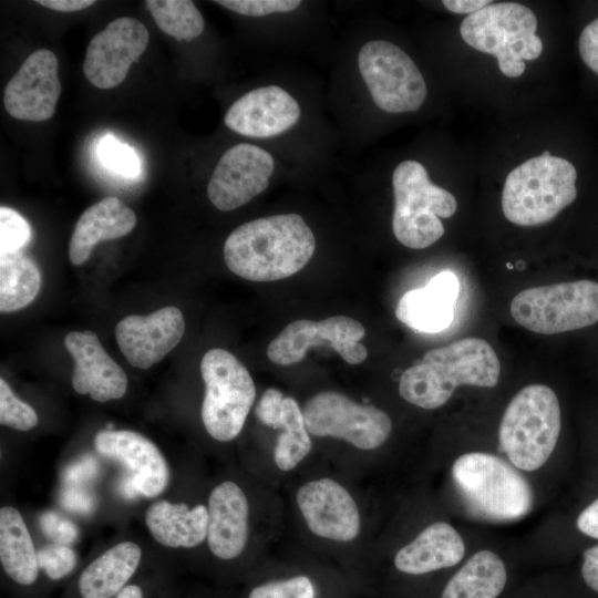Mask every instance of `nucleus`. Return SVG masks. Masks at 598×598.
I'll return each mask as SVG.
<instances>
[{
  "mask_svg": "<svg viewBox=\"0 0 598 598\" xmlns=\"http://www.w3.org/2000/svg\"><path fill=\"white\" fill-rule=\"evenodd\" d=\"M316 239L297 214L274 215L235 228L224 245V259L235 275L252 281H275L301 270L311 259Z\"/></svg>",
  "mask_w": 598,
  "mask_h": 598,
  "instance_id": "nucleus-1",
  "label": "nucleus"
},
{
  "mask_svg": "<svg viewBox=\"0 0 598 598\" xmlns=\"http://www.w3.org/2000/svg\"><path fill=\"white\" fill-rule=\"evenodd\" d=\"M501 363L495 350L484 339L465 338L429 350L422 360L406 369L399 382V393L406 402L426 410L444 405L462 385L493 388Z\"/></svg>",
  "mask_w": 598,
  "mask_h": 598,
  "instance_id": "nucleus-2",
  "label": "nucleus"
},
{
  "mask_svg": "<svg viewBox=\"0 0 598 598\" xmlns=\"http://www.w3.org/2000/svg\"><path fill=\"white\" fill-rule=\"evenodd\" d=\"M577 172L558 156H535L515 167L502 192L504 216L518 226L550 221L577 197Z\"/></svg>",
  "mask_w": 598,
  "mask_h": 598,
  "instance_id": "nucleus-3",
  "label": "nucleus"
},
{
  "mask_svg": "<svg viewBox=\"0 0 598 598\" xmlns=\"http://www.w3.org/2000/svg\"><path fill=\"white\" fill-rule=\"evenodd\" d=\"M561 426L556 393L544 384H529L508 403L498 430L501 450L513 465L533 472L550 457Z\"/></svg>",
  "mask_w": 598,
  "mask_h": 598,
  "instance_id": "nucleus-4",
  "label": "nucleus"
},
{
  "mask_svg": "<svg viewBox=\"0 0 598 598\" xmlns=\"http://www.w3.org/2000/svg\"><path fill=\"white\" fill-rule=\"evenodd\" d=\"M452 475L471 512L484 519L516 520L532 509L533 492L526 478L493 454L461 455L452 466Z\"/></svg>",
  "mask_w": 598,
  "mask_h": 598,
  "instance_id": "nucleus-5",
  "label": "nucleus"
},
{
  "mask_svg": "<svg viewBox=\"0 0 598 598\" xmlns=\"http://www.w3.org/2000/svg\"><path fill=\"white\" fill-rule=\"evenodd\" d=\"M536 29V16L528 7L492 2L468 14L461 23L460 33L473 49L496 56L504 75L518 78L525 71L524 61L542 54L543 43Z\"/></svg>",
  "mask_w": 598,
  "mask_h": 598,
  "instance_id": "nucleus-6",
  "label": "nucleus"
},
{
  "mask_svg": "<svg viewBox=\"0 0 598 598\" xmlns=\"http://www.w3.org/2000/svg\"><path fill=\"white\" fill-rule=\"evenodd\" d=\"M394 210L392 230L405 247L424 249L444 235L440 218L452 217L457 202L448 190L433 184L416 161L400 163L392 175Z\"/></svg>",
  "mask_w": 598,
  "mask_h": 598,
  "instance_id": "nucleus-7",
  "label": "nucleus"
},
{
  "mask_svg": "<svg viewBox=\"0 0 598 598\" xmlns=\"http://www.w3.org/2000/svg\"><path fill=\"white\" fill-rule=\"evenodd\" d=\"M205 396L200 416L207 433L228 442L241 432L256 398L247 368L229 351L210 349L202 358Z\"/></svg>",
  "mask_w": 598,
  "mask_h": 598,
  "instance_id": "nucleus-8",
  "label": "nucleus"
},
{
  "mask_svg": "<svg viewBox=\"0 0 598 598\" xmlns=\"http://www.w3.org/2000/svg\"><path fill=\"white\" fill-rule=\"evenodd\" d=\"M514 320L529 331L555 334L598 321V282L577 280L527 288L512 300Z\"/></svg>",
  "mask_w": 598,
  "mask_h": 598,
  "instance_id": "nucleus-9",
  "label": "nucleus"
},
{
  "mask_svg": "<svg viewBox=\"0 0 598 598\" xmlns=\"http://www.w3.org/2000/svg\"><path fill=\"white\" fill-rule=\"evenodd\" d=\"M359 70L373 102L388 113L415 112L427 94L422 73L398 45L372 40L359 51Z\"/></svg>",
  "mask_w": 598,
  "mask_h": 598,
  "instance_id": "nucleus-10",
  "label": "nucleus"
},
{
  "mask_svg": "<svg viewBox=\"0 0 598 598\" xmlns=\"http://www.w3.org/2000/svg\"><path fill=\"white\" fill-rule=\"evenodd\" d=\"M302 414L309 434L340 439L363 451L380 447L392 431V421L384 411L336 391L311 396Z\"/></svg>",
  "mask_w": 598,
  "mask_h": 598,
  "instance_id": "nucleus-11",
  "label": "nucleus"
},
{
  "mask_svg": "<svg viewBox=\"0 0 598 598\" xmlns=\"http://www.w3.org/2000/svg\"><path fill=\"white\" fill-rule=\"evenodd\" d=\"M364 333L362 323L347 316L321 321L300 319L287 324L269 343L267 355L272 363L291 365L302 361L310 348L327 346L346 362L359 364L368 355L367 348L360 343Z\"/></svg>",
  "mask_w": 598,
  "mask_h": 598,
  "instance_id": "nucleus-12",
  "label": "nucleus"
},
{
  "mask_svg": "<svg viewBox=\"0 0 598 598\" xmlns=\"http://www.w3.org/2000/svg\"><path fill=\"white\" fill-rule=\"evenodd\" d=\"M148 41V31L140 20L122 17L111 21L87 45L83 62L86 80L102 90L117 86Z\"/></svg>",
  "mask_w": 598,
  "mask_h": 598,
  "instance_id": "nucleus-13",
  "label": "nucleus"
},
{
  "mask_svg": "<svg viewBox=\"0 0 598 598\" xmlns=\"http://www.w3.org/2000/svg\"><path fill=\"white\" fill-rule=\"evenodd\" d=\"M275 162L264 148L241 143L219 158L208 182L207 195L219 210L229 212L247 204L269 185Z\"/></svg>",
  "mask_w": 598,
  "mask_h": 598,
  "instance_id": "nucleus-14",
  "label": "nucleus"
},
{
  "mask_svg": "<svg viewBox=\"0 0 598 598\" xmlns=\"http://www.w3.org/2000/svg\"><path fill=\"white\" fill-rule=\"evenodd\" d=\"M61 94L58 59L48 49L32 52L4 87L7 112L17 120H50Z\"/></svg>",
  "mask_w": 598,
  "mask_h": 598,
  "instance_id": "nucleus-15",
  "label": "nucleus"
},
{
  "mask_svg": "<svg viewBox=\"0 0 598 598\" xmlns=\"http://www.w3.org/2000/svg\"><path fill=\"white\" fill-rule=\"evenodd\" d=\"M298 508L310 532L334 542H351L360 533L358 505L346 487L329 477L310 481L297 492Z\"/></svg>",
  "mask_w": 598,
  "mask_h": 598,
  "instance_id": "nucleus-16",
  "label": "nucleus"
},
{
  "mask_svg": "<svg viewBox=\"0 0 598 598\" xmlns=\"http://www.w3.org/2000/svg\"><path fill=\"white\" fill-rule=\"evenodd\" d=\"M184 332L182 311L169 306L147 316H126L116 324L115 338L131 365L148 369L179 343Z\"/></svg>",
  "mask_w": 598,
  "mask_h": 598,
  "instance_id": "nucleus-17",
  "label": "nucleus"
},
{
  "mask_svg": "<svg viewBox=\"0 0 598 598\" xmlns=\"http://www.w3.org/2000/svg\"><path fill=\"white\" fill-rule=\"evenodd\" d=\"M299 118L298 102L280 86L268 85L236 100L227 110L224 122L240 135L267 138L288 131Z\"/></svg>",
  "mask_w": 598,
  "mask_h": 598,
  "instance_id": "nucleus-18",
  "label": "nucleus"
},
{
  "mask_svg": "<svg viewBox=\"0 0 598 598\" xmlns=\"http://www.w3.org/2000/svg\"><path fill=\"white\" fill-rule=\"evenodd\" d=\"M96 451L130 470L127 475L140 495L153 498L163 493L169 470L158 447L147 437L128 430H105L94 437Z\"/></svg>",
  "mask_w": 598,
  "mask_h": 598,
  "instance_id": "nucleus-19",
  "label": "nucleus"
},
{
  "mask_svg": "<svg viewBox=\"0 0 598 598\" xmlns=\"http://www.w3.org/2000/svg\"><path fill=\"white\" fill-rule=\"evenodd\" d=\"M64 346L74 359L72 386L97 402L121 399L127 389L123 369L107 354L95 332L72 331Z\"/></svg>",
  "mask_w": 598,
  "mask_h": 598,
  "instance_id": "nucleus-20",
  "label": "nucleus"
},
{
  "mask_svg": "<svg viewBox=\"0 0 598 598\" xmlns=\"http://www.w3.org/2000/svg\"><path fill=\"white\" fill-rule=\"evenodd\" d=\"M207 543L217 558L238 557L248 539V501L234 482L218 484L208 497Z\"/></svg>",
  "mask_w": 598,
  "mask_h": 598,
  "instance_id": "nucleus-21",
  "label": "nucleus"
},
{
  "mask_svg": "<svg viewBox=\"0 0 598 598\" xmlns=\"http://www.w3.org/2000/svg\"><path fill=\"white\" fill-rule=\"evenodd\" d=\"M458 292L457 276L451 270H443L426 286L406 291L398 302L395 316L413 330L440 332L453 321Z\"/></svg>",
  "mask_w": 598,
  "mask_h": 598,
  "instance_id": "nucleus-22",
  "label": "nucleus"
},
{
  "mask_svg": "<svg viewBox=\"0 0 598 598\" xmlns=\"http://www.w3.org/2000/svg\"><path fill=\"white\" fill-rule=\"evenodd\" d=\"M136 221L135 213L115 196L91 205L81 214L72 233L69 243L71 264H84L97 243L126 236Z\"/></svg>",
  "mask_w": 598,
  "mask_h": 598,
  "instance_id": "nucleus-23",
  "label": "nucleus"
},
{
  "mask_svg": "<svg viewBox=\"0 0 598 598\" xmlns=\"http://www.w3.org/2000/svg\"><path fill=\"white\" fill-rule=\"evenodd\" d=\"M464 554L465 544L457 530L448 523L436 522L395 554L394 566L409 575H422L455 566Z\"/></svg>",
  "mask_w": 598,
  "mask_h": 598,
  "instance_id": "nucleus-24",
  "label": "nucleus"
},
{
  "mask_svg": "<svg viewBox=\"0 0 598 598\" xmlns=\"http://www.w3.org/2000/svg\"><path fill=\"white\" fill-rule=\"evenodd\" d=\"M145 523L153 538L163 546L192 548L207 538L208 508L159 501L146 511Z\"/></svg>",
  "mask_w": 598,
  "mask_h": 598,
  "instance_id": "nucleus-25",
  "label": "nucleus"
},
{
  "mask_svg": "<svg viewBox=\"0 0 598 598\" xmlns=\"http://www.w3.org/2000/svg\"><path fill=\"white\" fill-rule=\"evenodd\" d=\"M142 551L132 542L120 543L94 559L79 578L82 598H112L136 571Z\"/></svg>",
  "mask_w": 598,
  "mask_h": 598,
  "instance_id": "nucleus-26",
  "label": "nucleus"
},
{
  "mask_svg": "<svg viewBox=\"0 0 598 598\" xmlns=\"http://www.w3.org/2000/svg\"><path fill=\"white\" fill-rule=\"evenodd\" d=\"M0 561L20 585H32L38 578L37 550L21 514L12 506L0 509Z\"/></svg>",
  "mask_w": 598,
  "mask_h": 598,
  "instance_id": "nucleus-27",
  "label": "nucleus"
},
{
  "mask_svg": "<svg viewBox=\"0 0 598 598\" xmlns=\"http://www.w3.org/2000/svg\"><path fill=\"white\" fill-rule=\"evenodd\" d=\"M505 584L504 561L497 554L483 549L455 573L441 598H497Z\"/></svg>",
  "mask_w": 598,
  "mask_h": 598,
  "instance_id": "nucleus-28",
  "label": "nucleus"
},
{
  "mask_svg": "<svg viewBox=\"0 0 598 598\" xmlns=\"http://www.w3.org/2000/svg\"><path fill=\"white\" fill-rule=\"evenodd\" d=\"M41 272L37 264L21 254H0V310L13 312L27 307L39 293Z\"/></svg>",
  "mask_w": 598,
  "mask_h": 598,
  "instance_id": "nucleus-29",
  "label": "nucleus"
},
{
  "mask_svg": "<svg viewBox=\"0 0 598 598\" xmlns=\"http://www.w3.org/2000/svg\"><path fill=\"white\" fill-rule=\"evenodd\" d=\"M279 434L275 450L274 461L283 472L293 470L311 451L312 443L306 427L302 410L291 396L282 401Z\"/></svg>",
  "mask_w": 598,
  "mask_h": 598,
  "instance_id": "nucleus-30",
  "label": "nucleus"
},
{
  "mask_svg": "<svg viewBox=\"0 0 598 598\" xmlns=\"http://www.w3.org/2000/svg\"><path fill=\"white\" fill-rule=\"evenodd\" d=\"M145 7L157 27L178 41H190L204 31V18L193 1L147 0Z\"/></svg>",
  "mask_w": 598,
  "mask_h": 598,
  "instance_id": "nucleus-31",
  "label": "nucleus"
},
{
  "mask_svg": "<svg viewBox=\"0 0 598 598\" xmlns=\"http://www.w3.org/2000/svg\"><path fill=\"white\" fill-rule=\"evenodd\" d=\"M0 423L19 431H29L38 424L34 409L21 401L4 379H0Z\"/></svg>",
  "mask_w": 598,
  "mask_h": 598,
  "instance_id": "nucleus-32",
  "label": "nucleus"
},
{
  "mask_svg": "<svg viewBox=\"0 0 598 598\" xmlns=\"http://www.w3.org/2000/svg\"><path fill=\"white\" fill-rule=\"evenodd\" d=\"M32 238L29 223L14 209L0 207V254L20 251Z\"/></svg>",
  "mask_w": 598,
  "mask_h": 598,
  "instance_id": "nucleus-33",
  "label": "nucleus"
},
{
  "mask_svg": "<svg viewBox=\"0 0 598 598\" xmlns=\"http://www.w3.org/2000/svg\"><path fill=\"white\" fill-rule=\"evenodd\" d=\"M97 152L107 168L125 177H136L138 175L140 161L136 153L113 136H105L100 142Z\"/></svg>",
  "mask_w": 598,
  "mask_h": 598,
  "instance_id": "nucleus-34",
  "label": "nucleus"
},
{
  "mask_svg": "<svg viewBox=\"0 0 598 598\" xmlns=\"http://www.w3.org/2000/svg\"><path fill=\"white\" fill-rule=\"evenodd\" d=\"M39 568L52 580L68 576L76 565V554L68 545L50 544L37 550Z\"/></svg>",
  "mask_w": 598,
  "mask_h": 598,
  "instance_id": "nucleus-35",
  "label": "nucleus"
},
{
  "mask_svg": "<svg viewBox=\"0 0 598 598\" xmlns=\"http://www.w3.org/2000/svg\"><path fill=\"white\" fill-rule=\"evenodd\" d=\"M248 598H315V587L307 576H296L259 585Z\"/></svg>",
  "mask_w": 598,
  "mask_h": 598,
  "instance_id": "nucleus-36",
  "label": "nucleus"
},
{
  "mask_svg": "<svg viewBox=\"0 0 598 598\" xmlns=\"http://www.w3.org/2000/svg\"><path fill=\"white\" fill-rule=\"evenodd\" d=\"M220 4L236 13L248 17H264L277 12H290L297 9L299 0H217Z\"/></svg>",
  "mask_w": 598,
  "mask_h": 598,
  "instance_id": "nucleus-37",
  "label": "nucleus"
},
{
  "mask_svg": "<svg viewBox=\"0 0 598 598\" xmlns=\"http://www.w3.org/2000/svg\"><path fill=\"white\" fill-rule=\"evenodd\" d=\"M42 533L55 544L69 545L78 538V527L62 515L48 511L39 517Z\"/></svg>",
  "mask_w": 598,
  "mask_h": 598,
  "instance_id": "nucleus-38",
  "label": "nucleus"
},
{
  "mask_svg": "<svg viewBox=\"0 0 598 598\" xmlns=\"http://www.w3.org/2000/svg\"><path fill=\"white\" fill-rule=\"evenodd\" d=\"M283 398V394L275 388H269L262 393L256 406V415L261 423L279 429Z\"/></svg>",
  "mask_w": 598,
  "mask_h": 598,
  "instance_id": "nucleus-39",
  "label": "nucleus"
},
{
  "mask_svg": "<svg viewBox=\"0 0 598 598\" xmlns=\"http://www.w3.org/2000/svg\"><path fill=\"white\" fill-rule=\"evenodd\" d=\"M61 505L76 514H90L95 507L94 496L83 486L66 485L60 495Z\"/></svg>",
  "mask_w": 598,
  "mask_h": 598,
  "instance_id": "nucleus-40",
  "label": "nucleus"
},
{
  "mask_svg": "<svg viewBox=\"0 0 598 598\" xmlns=\"http://www.w3.org/2000/svg\"><path fill=\"white\" fill-rule=\"evenodd\" d=\"M100 465L95 457L84 455L71 463L63 473L66 485L82 486L92 481L99 473Z\"/></svg>",
  "mask_w": 598,
  "mask_h": 598,
  "instance_id": "nucleus-41",
  "label": "nucleus"
},
{
  "mask_svg": "<svg viewBox=\"0 0 598 598\" xmlns=\"http://www.w3.org/2000/svg\"><path fill=\"white\" fill-rule=\"evenodd\" d=\"M579 53L587 66L598 74V19L588 23L581 31Z\"/></svg>",
  "mask_w": 598,
  "mask_h": 598,
  "instance_id": "nucleus-42",
  "label": "nucleus"
},
{
  "mask_svg": "<svg viewBox=\"0 0 598 598\" xmlns=\"http://www.w3.org/2000/svg\"><path fill=\"white\" fill-rule=\"evenodd\" d=\"M581 574L587 586L598 592V545L584 551Z\"/></svg>",
  "mask_w": 598,
  "mask_h": 598,
  "instance_id": "nucleus-43",
  "label": "nucleus"
},
{
  "mask_svg": "<svg viewBox=\"0 0 598 598\" xmlns=\"http://www.w3.org/2000/svg\"><path fill=\"white\" fill-rule=\"evenodd\" d=\"M576 525L582 534L598 539V498L579 514Z\"/></svg>",
  "mask_w": 598,
  "mask_h": 598,
  "instance_id": "nucleus-44",
  "label": "nucleus"
},
{
  "mask_svg": "<svg viewBox=\"0 0 598 598\" xmlns=\"http://www.w3.org/2000/svg\"><path fill=\"white\" fill-rule=\"evenodd\" d=\"M37 3L60 12L84 10L95 3L93 0H37Z\"/></svg>",
  "mask_w": 598,
  "mask_h": 598,
  "instance_id": "nucleus-45",
  "label": "nucleus"
},
{
  "mask_svg": "<svg viewBox=\"0 0 598 598\" xmlns=\"http://www.w3.org/2000/svg\"><path fill=\"white\" fill-rule=\"evenodd\" d=\"M443 6L452 13H468L477 12L492 3L488 0H443Z\"/></svg>",
  "mask_w": 598,
  "mask_h": 598,
  "instance_id": "nucleus-46",
  "label": "nucleus"
},
{
  "mask_svg": "<svg viewBox=\"0 0 598 598\" xmlns=\"http://www.w3.org/2000/svg\"><path fill=\"white\" fill-rule=\"evenodd\" d=\"M115 598H144L141 587L136 585L125 586Z\"/></svg>",
  "mask_w": 598,
  "mask_h": 598,
  "instance_id": "nucleus-47",
  "label": "nucleus"
}]
</instances>
